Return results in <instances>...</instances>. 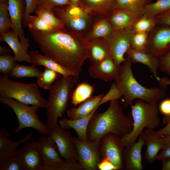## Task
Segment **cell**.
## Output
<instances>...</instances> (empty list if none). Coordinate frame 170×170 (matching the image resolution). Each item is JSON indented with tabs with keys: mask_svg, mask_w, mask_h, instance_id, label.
I'll use <instances>...</instances> for the list:
<instances>
[{
	"mask_svg": "<svg viewBox=\"0 0 170 170\" xmlns=\"http://www.w3.org/2000/svg\"><path fill=\"white\" fill-rule=\"evenodd\" d=\"M121 65L116 64L110 56L100 62L91 65L88 72L93 78L108 82L115 80Z\"/></svg>",
	"mask_w": 170,
	"mask_h": 170,
	"instance_id": "obj_17",
	"label": "cell"
},
{
	"mask_svg": "<svg viewBox=\"0 0 170 170\" xmlns=\"http://www.w3.org/2000/svg\"><path fill=\"white\" fill-rule=\"evenodd\" d=\"M126 54L132 63H141L146 65L157 80L159 79L160 78L157 76L159 63V58L147 52L138 51L131 47L128 49Z\"/></svg>",
	"mask_w": 170,
	"mask_h": 170,
	"instance_id": "obj_22",
	"label": "cell"
},
{
	"mask_svg": "<svg viewBox=\"0 0 170 170\" xmlns=\"http://www.w3.org/2000/svg\"><path fill=\"white\" fill-rule=\"evenodd\" d=\"M80 0H69V5L71 6H78Z\"/></svg>",
	"mask_w": 170,
	"mask_h": 170,
	"instance_id": "obj_54",
	"label": "cell"
},
{
	"mask_svg": "<svg viewBox=\"0 0 170 170\" xmlns=\"http://www.w3.org/2000/svg\"><path fill=\"white\" fill-rule=\"evenodd\" d=\"M26 9L22 20V24L24 27H27L31 14L35 12L37 5V0H25Z\"/></svg>",
	"mask_w": 170,
	"mask_h": 170,
	"instance_id": "obj_42",
	"label": "cell"
},
{
	"mask_svg": "<svg viewBox=\"0 0 170 170\" xmlns=\"http://www.w3.org/2000/svg\"><path fill=\"white\" fill-rule=\"evenodd\" d=\"M23 170H44V166L38 151L37 141H27L17 150L16 156Z\"/></svg>",
	"mask_w": 170,
	"mask_h": 170,
	"instance_id": "obj_14",
	"label": "cell"
},
{
	"mask_svg": "<svg viewBox=\"0 0 170 170\" xmlns=\"http://www.w3.org/2000/svg\"><path fill=\"white\" fill-rule=\"evenodd\" d=\"M8 77L5 75L0 76V96L46 109L47 100L41 96L37 83L15 82L9 79Z\"/></svg>",
	"mask_w": 170,
	"mask_h": 170,
	"instance_id": "obj_6",
	"label": "cell"
},
{
	"mask_svg": "<svg viewBox=\"0 0 170 170\" xmlns=\"http://www.w3.org/2000/svg\"><path fill=\"white\" fill-rule=\"evenodd\" d=\"M61 75L50 69L45 68L37 78V83L39 87L45 89H49L53 84Z\"/></svg>",
	"mask_w": 170,
	"mask_h": 170,
	"instance_id": "obj_35",
	"label": "cell"
},
{
	"mask_svg": "<svg viewBox=\"0 0 170 170\" xmlns=\"http://www.w3.org/2000/svg\"><path fill=\"white\" fill-rule=\"evenodd\" d=\"M97 109H95L87 116L76 120H71L64 117L59 121L60 126L66 130L71 128L73 129L79 139L83 141L87 140H88L87 133L88 126L91 118Z\"/></svg>",
	"mask_w": 170,
	"mask_h": 170,
	"instance_id": "obj_25",
	"label": "cell"
},
{
	"mask_svg": "<svg viewBox=\"0 0 170 170\" xmlns=\"http://www.w3.org/2000/svg\"><path fill=\"white\" fill-rule=\"evenodd\" d=\"M164 124L166 125L165 127L156 131L158 134L163 135L166 134H170V118L168 119Z\"/></svg>",
	"mask_w": 170,
	"mask_h": 170,
	"instance_id": "obj_49",
	"label": "cell"
},
{
	"mask_svg": "<svg viewBox=\"0 0 170 170\" xmlns=\"http://www.w3.org/2000/svg\"><path fill=\"white\" fill-rule=\"evenodd\" d=\"M159 111L163 115V122L164 123L170 118V98L162 100L158 106Z\"/></svg>",
	"mask_w": 170,
	"mask_h": 170,
	"instance_id": "obj_45",
	"label": "cell"
},
{
	"mask_svg": "<svg viewBox=\"0 0 170 170\" xmlns=\"http://www.w3.org/2000/svg\"><path fill=\"white\" fill-rule=\"evenodd\" d=\"M8 0H0V3L8 2Z\"/></svg>",
	"mask_w": 170,
	"mask_h": 170,
	"instance_id": "obj_55",
	"label": "cell"
},
{
	"mask_svg": "<svg viewBox=\"0 0 170 170\" xmlns=\"http://www.w3.org/2000/svg\"><path fill=\"white\" fill-rule=\"evenodd\" d=\"M162 163V170H170V158L161 160Z\"/></svg>",
	"mask_w": 170,
	"mask_h": 170,
	"instance_id": "obj_51",
	"label": "cell"
},
{
	"mask_svg": "<svg viewBox=\"0 0 170 170\" xmlns=\"http://www.w3.org/2000/svg\"><path fill=\"white\" fill-rule=\"evenodd\" d=\"M0 102L10 107L16 115L19 125L14 130L15 134L23 128H30L36 129L41 134L49 135V130L37 115V111L40 108L39 106L36 105L29 106L14 99L1 96Z\"/></svg>",
	"mask_w": 170,
	"mask_h": 170,
	"instance_id": "obj_7",
	"label": "cell"
},
{
	"mask_svg": "<svg viewBox=\"0 0 170 170\" xmlns=\"http://www.w3.org/2000/svg\"><path fill=\"white\" fill-rule=\"evenodd\" d=\"M42 71L32 64L30 65L16 64L8 76L16 78L39 77Z\"/></svg>",
	"mask_w": 170,
	"mask_h": 170,
	"instance_id": "obj_33",
	"label": "cell"
},
{
	"mask_svg": "<svg viewBox=\"0 0 170 170\" xmlns=\"http://www.w3.org/2000/svg\"><path fill=\"white\" fill-rule=\"evenodd\" d=\"M156 25L154 18L142 15L133 26L135 33H149L153 30Z\"/></svg>",
	"mask_w": 170,
	"mask_h": 170,
	"instance_id": "obj_37",
	"label": "cell"
},
{
	"mask_svg": "<svg viewBox=\"0 0 170 170\" xmlns=\"http://www.w3.org/2000/svg\"><path fill=\"white\" fill-rule=\"evenodd\" d=\"M116 0H80L78 6L94 18H107L114 10Z\"/></svg>",
	"mask_w": 170,
	"mask_h": 170,
	"instance_id": "obj_20",
	"label": "cell"
},
{
	"mask_svg": "<svg viewBox=\"0 0 170 170\" xmlns=\"http://www.w3.org/2000/svg\"><path fill=\"white\" fill-rule=\"evenodd\" d=\"M152 0H116L114 4V9L123 10L141 17L144 8Z\"/></svg>",
	"mask_w": 170,
	"mask_h": 170,
	"instance_id": "obj_30",
	"label": "cell"
},
{
	"mask_svg": "<svg viewBox=\"0 0 170 170\" xmlns=\"http://www.w3.org/2000/svg\"><path fill=\"white\" fill-rule=\"evenodd\" d=\"M0 41L5 42L10 47L17 61L31 63V58L28 50L21 43L18 35L15 31H10L0 36Z\"/></svg>",
	"mask_w": 170,
	"mask_h": 170,
	"instance_id": "obj_21",
	"label": "cell"
},
{
	"mask_svg": "<svg viewBox=\"0 0 170 170\" xmlns=\"http://www.w3.org/2000/svg\"><path fill=\"white\" fill-rule=\"evenodd\" d=\"M0 170H23L16 156L0 163Z\"/></svg>",
	"mask_w": 170,
	"mask_h": 170,
	"instance_id": "obj_43",
	"label": "cell"
},
{
	"mask_svg": "<svg viewBox=\"0 0 170 170\" xmlns=\"http://www.w3.org/2000/svg\"><path fill=\"white\" fill-rule=\"evenodd\" d=\"M78 162L84 170H99L98 165L101 160L100 148L101 139L82 140L74 137Z\"/></svg>",
	"mask_w": 170,
	"mask_h": 170,
	"instance_id": "obj_11",
	"label": "cell"
},
{
	"mask_svg": "<svg viewBox=\"0 0 170 170\" xmlns=\"http://www.w3.org/2000/svg\"><path fill=\"white\" fill-rule=\"evenodd\" d=\"M103 96V94H101L95 96H92L80 104L77 107L70 108L67 111V115L68 119L74 120L87 116L94 110L98 109L99 107V103Z\"/></svg>",
	"mask_w": 170,
	"mask_h": 170,
	"instance_id": "obj_23",
	"label": "cell"
},
{
	"mask_svg": "<svg viewBox=\"0 0 170 170\" xmlns=\"http://www.w3.org/2000/svg\"><path fill=\"white\" fill-rule=\"evenodd\" d=\"M37 9H53L55 7L69 6V0H37Z\"/></svg>",
	"mask_w": 170,
	"mask_h": 170,
	"instance_id": "obj_40",
	"label": "cell"
},
{
	"mask_svg": "<svg viewBox=\"0 0 170 170\" xmlns=\"http://www.w3.org/2000/svg\"><path fill=\"white\" fill-rule=\"evenodd\" d=\"M50 131L49 136L55 143L61 156L68 162L78 163V156L74 137L70 132L58 125L51 129Z\"/></svg>",
	"mask_w": 170,
	"mask_h": 170,
	"instance_id": "obj_12",
	"label": "cell"
},
{
	"mask_svg": "<svg viewBox=\"0 0 170 170\" xmlns=\"http://www.w3.org/2000/svg\"><path fill=\"white\" fill-rule=\"evenodd\" d=\"M146 145L144 158L150 163L156 160L158 152L164 145L163 136L158 134L154 129H147L139 135Z\"/></svg>",
	"mask_w": 170,
	"mask_h": 170,
	"instance_id": "obj_18",
	"label": "cell"
},
{
	"mask_svg": "<svg viewBox=\"0 0 170 170\" xmlns=\"http://www.w3.org/2000/svg\"><path fill=\"white\" fill-rule=\"evenodd\" d=\"M90 42L88 59L91 65L96 64L111 56L108 45L104 38H99Z\"/></svg>",
	"mask_w": 170,
	"mask_h": 170,
	"instance_id": "obj_27",
	"label": "cell"
},
{
	"mask_svg": "<svg viewBox=\"0 0 170 170\" xmlns=\"http://www.w3.org/2000/svg\"><path fill=\"white\" fill-rule=\"evenodd\" d=\"M113 30L107 18H96L94 19L90 30L85 36L89 41L99 38H105Z\"/></svg>",
	"mask_w": 170,
	"mask_h": 170,
	"instance_id": "obj_29",
	"label": "cell"
},
{
	"mask_svg": "<svg viewBox=\"0 0 170 170\" xmlns=\"http://www.w3.org/2000/svg\"><path fill=\"white\" fill-rule=\"evenodd\" d=\"M156 25L170 26V9L155 18Z\"/></svg>",
	"mask_w": 170,
	"mask_h": 170,
	"instance_id": "obj_47",
	"label": "cell"
},
{
	"mask_svg": "<svg viewBox=\"0 0 170 170\" xmlns=\"http://www.w3.org/2000/svg\"><path fill=\"white\" fill-rule=\"evenodd\" d=\"M35 13L52 31L66 29L61 21L55 15L53 9H37Z\"/></svg>",
	"mask_w": 170,
	"mask_h": 170,
	"instance_id": "obj_31",
	"label": "cell"
},
{
	"mask_svg": "<svg viewBox=\"0 0 170 170\" xmlns=\"http://www.w3.org/2000/svg\"><path fill=\"white\" fill-rule=\"evenodd\" d=\"M133 127L132 116L125 115L118 99H116L110 101L104 112L94 113L88 126L87 136L90 140L100 139L109 133L121 137L130 133Z\"/></svg>",
	"mask_w": 170,
	"mask_h": 170,
	"instance_id": "obj_2",
	"label": "cell"
},
{
	"mask_svg": "<svg viewBox=\"0 0 170 170\" xmlns=\"http://www.w3.org/2000/svg\"><path fill=\"white\" fill-rule=\"evenodd\" d=\"M159 25L148 38L147 52L159 58L170 50V26Z\"/></svg>",
	"mask_w": 170,
	"mask_h": 170,
	"instance_id": "obj_15",
	"label": "cell"
},
{
	"mask_svg": "<svg viewBox=\"0 0 170 170\" xmlns=\"http://www.w3.org/2000/svg\"><path fill=\"white\" fill-rule=\"evenodd\" d=\"M122 97V95L121 92L113 83L109 91L105 95H104L101 99L99 106H100L102 104L108 101L118 99Z\"/></svg>",
	"mask_w": 170,
	"mask_h": 170,
	"instance_id": "obj_41",
	"label": "cell"
},
{
	"mask_svg": "<svg viewBox=\"0 0 170 170\" xmlns=\"http://www.w3.org/2000/svg\"><path fill=\"white\" fill-rule=\"evenodd\" d=\"M145 145L142 138L139 136L138 139L133 143L125 147L123 153V169L126 170H142L141 151Z\"/></svg>",
	"mask_w": 170,
	"mask_h": 170,
	"instance_id": "obj_19",
	"label": "cell"
},
{
	"mask_svg": "<svg viewBox=\"0 0 170 170\" xmlns=\"http://www.w3.org/2000/svg\"><path fill=\"white\" fill-rule=\"evenodd\" d=\"M160 87L165 90L168 85H170V79L166 76L160 78L158 81Z\"/></svg>",
	"mask_w": 170,
	"mask_h": 170,
	"instance_id": "obj_50",
	"label": "cell"
},
{
	"mask_svg": "<svg viewBox=\"0 0 170 170\" xmlns=\"http://www.w3.org/2000/svg\"><path fill=\"white\" fill-rule=\"evenodd\" d=\"M28 52L31 58V64L43 66L58 72L62 76L73 75L69 70L45 55L40 54L37 50L30 51Z\"/></svg>",
	"mask_w": 170,
	"mask_h": 170,
	"instance_id": "obj_28",
	"label": "cell"
},
{
	"mask_svg": "<svg viewBox=\"0 0 170 170\" xmlns=\"http://www.w3.org/2000/svg\"><path fill=\"white\" fill-rule=\"evenodd\" d=\"M159 59V69L170 76V50Z\"/></svg>",
	"mask_w": 170,
	"mask_h": 170,
	"instance_id": "obj_46",
	"label": "cell"
},
{
	"mask_svg": "<svg viewBox=\"0 0 170 170\" xmlns=\"http://www.w3.org/2000/svg\"><path fill=\"white\" fill-rule=\"evenodd\" d=\"M164 145L160 153L158 155L156 160L170 158V134L163 135Z\"/></svg>",
	"mask_w": 170,
	"mask_h": 170,
	"instance_id": "obj_44",
	"label": "cell"
},
{
	"mask_svg": "<svg viewBox=\"0 0 170 170\" xmlns=\"http://www.w3.org/2000/svg\"><path fill=\"white\" fill-rule=\"evenodd\" d=\"M78 80L72 75L62 76L61 79L56 80L49 89L45 124L49 130L58 125L59 117H62L65 112Z\"/></svg>",
	"mask_w": 170,
	"mask_h": 170,
	"instance_id": "obj_4",
	"label": "cell"
},
{
	"mask_svg": "<svg viewBox=\"0 0 170 170\" xmlns=\"http://www.w3.org/2000/svg\"><path fill=\"white\" fill-rule=\"evenodd\" d=\"M141 17L123 10L114 9L107 18L115 30L133 26Z\"/></svg>",
	"mask_w": 170,
	"mask_h": 170,
	"instance_id": "obj_24",
	"label": "cell"
},
{
	"mask_svg": "<svg viewBox=\"0 0 170 170\" xmlns=\"http://www.w3.org/2000/svg\"><path fill=\"white\" fill-rule=\"evenodd\" d=\"M148 33H135L132 40L131 47L136 50L147 52Z\"/></svg>",
	"mask_w": 170,
	"mask_h": 170,
	"instance_id": "obj_38",
	"label": "cell"
},
{
	"mask_svg": "<svg viewBox=\"0 0 170 170\" xmlns=\"http://www.w3.org/2000/svg\"><path fill=\"white\" fill-rule=\"evenodd\" d=\"M9 136V134L5 129L0 128V138L8 139Z\"/></svg>",
	"mask_w": 170,
	"mask_h": 170,
	"instance_id": "obj_52",
	"label": "cell"
},
{
	"mask_svg": "<svg viewBox=\"0 0 170 170\" xmlns=\"http://www.w3.org/2000/svg\"><path fill=\"white\" fill-rule=\"evenodd\" d=\"M33 133H28L26 135L18 141H14L8 139L0 138V163L15 156L16 149L22 144L34 139Z\"/></svg>",
	"mask_w": 170,
	"mask_h": 170,
	"instance_id": "obj_26",
	"label": "cell"
},
{
	"mask_svg": "<svg viewBox=\"0 0 170 170\" xmlns=\"http://www.w3.org/2000/svg\"><path fill=\"white\" fill-rule=\"evenodd\" d=\"M133 121L132 131L121 137L124 147L136 141L144 128L154 129L159 127L160 119L157 104H153L136 99L134 105H130Z\"/></svg>",
	"mask_w": 170,
	"mask_h": 170,
	"instance_id": "obj_5",
	"label": "cell"
},
{
	"mask_svg": "<svg viewBox=\"0 0 170 170\" xmlns=\"http://www.w3.org/2000/svg\"><path fill=\"white\" fill-rule=\"evenodd\" d=\"M8 3L11 28L17 34L20 42L28 50L30 41L25 35L22 24L26 9L25 0H8Z\"/></svg>",
	"mask_w": 170,
	"mask_h": 170,
	"instance_id": "obj_16",
	"label": "cell"
},
{
	"mask_svg": "<svg viewBox=\"0 0 170 170\" xmlns=\"http://www.w3.org/2000/svg\"><path fill=\"white\" fill-rule=\"evenodd\" d=\"M132 63L127 55L113 82L122 94L125 108L130 105L136 99L156 104L165 97V90L160 87L148 88L140 84L133 75Z\"/></svg>",
	"mask_w": 170,
	"mask_h": 170,
	"instance_id": "obj_3",
	"label": "cell"
},
{
	"mask_svg": "<svg viewBox=\"0 0 170 170\" xmlns=\"http://www.w3.org/2000/svg\"><path fill=\"white\" fill-rule=\"evenodd\" d=\"M16 60L14 56L8 54H0V71L3 75H8L16 64Z\"/></svg>",
	"mask_w": 170,
	"mask_h": 170,
	"instance_id": "obj_39",
	"label": "cell"
},
{
	"mask_svg": "<svg viewBox=\"0 0 170 170\" xmlns=\"http://www.w3.org/2000/svg\"><path fill=\"white\" fill-rule=\"evenodd\" d=\"M53 10L66 30L85 36L90 30L95 19L79 6L56 7Z\"/></svg>",
	"mask_w": 170,
	"mask_h": 170,
	"instance_id": "obj_8",
	"label": "cell"
},
{
	"mask_svg": "<svg viewBox=\"0 0 170 170\" xmlns=\"http://www.w3.org/2000/svg\"><path fill=\"white\" fill-rule=\"evenodd\" d=\"M135 33L133 26L113 30L105 39L109 48L111 57L117 64L121 65L125 60L124 55L131 47Z\"/></svg>",
	"mask_w": 170,
	"mask_h": 170,
	"instance_id": "obj_10",
	"label": "cell"
},
{
	"mask_svg": "<svg viewBox=\"0 0 170 170\" xmlns=\"http://www.w3.org/2000/svg\"><path fill=\"white\" fill-rule=\"evenodd\" d=\"M170 9V0H157L150 3L144 8L143 15L149 18H155Z\"/></svg>",
	"mask_w": 170,
	"mask_h": 170,
	"instance_id": "obj_34",
	"label": "cell"
},
{
	"mask_svg": "<svg viewBox=\"0 0 170 170\" xmlns=\"http://www.w3.org/2000/svg\"><path fill=\"white\" fill-rule=\"evenodd\" d=\"M11 50L8 48L3 47L1 46H0V54H4L10 52Z\"/></svg>",
	"mask_w": 170,
	"mask_h": 170,
	"instance_id": "obj_53",
	"label": "cell"
},
{
	"mask_svg": "<svg viewBox=\"0 0 170 170\" xmlns=\"http://www.w3.org/2000/svg\"><path fill=\"white\" fill-rule=\"evenodd\" d=\"M94 90L93 86L87 82H82L78 85L73 91L71 102L76 106L91 98Z\"/></svg>",
	"mask_w": 170,
	"mask_h": 170,
	"instance_id": "obj_32",
	"label": "cell"
},
{
	"mask_svg": "<svg viewBox=\"0 0 170 170\" xmlns=\"http://www.w3.org/2000/svg\"><path fill=\"white\" fill-rule=\"evenodd\" d=\"M39 153L44 166V170H83L78 162L69 163L60 155L56 144L48 136L40 137L37 140Z\"/></svg>",
	"mask_w": 170,
	"mask_h": 170,
	"instance_id": "obj_9",
	"label": "cell"
},
{
	"mask_svg": "<svg viewBox=\"0 0 170 170\" xmlns=\"http://www.w3.org/2000/svg\"><path fill=\"white\" fill-rule=\"evenodd\" d=\"M124 148L121 137L111 133L107 134L101 139L100 148L101 159L107 158L115 165L117 170H123Z\"/></svg>",
	"mask_w": 170,
	"mask_h": 170,
	"instance_id": "obj_13",
	"label": "cell"
},
{
	"mask_svg": "<svg viewBox=\"0 0 170 170\" xmlns=\"http://www.w3.org/2000/svg\"><path fill=\"white\" fill-rule=\"evenodd\" d=\"M29 31L44 55L78 79L83 65L89 57L90 42L85 35L66 29L47 32Z\"/></svg>",
	"mask_w": 170,
	"mask_h": 170,
	"instance_id": "obj_1",
	"label": "cell"
},
{
	"mask_svg": "<svg viewBox=\"0 0 170 170\" xmlns=\"http://www.w3.org/2000/svg\"><path fill=\"white\" fill-rule=\"evenodd\" d=\"M100 170H117L115 165L107 158H104L101 159L98 165Z\"/></svg>",
	"mask_w": 170,
	"mask_h": 170,
	"instance_id": "obj_48",
	"label": "cell"
},
{
	"mask_svg": "<svg viewBox=\"0 0 170 170\" xmlns=\"http://www.w3.org/2000/svg\"><path fill=\"white\" fill-rule=\"evenodd\" d=\"M11 22L9 14L8 2L0 3V35L10 31Z\"/></svg>",
	"mask_w": 170,
	"mask_h": 170,
	"instance_id": "obj_36",
	"label": "cell"
}]
</instances>
